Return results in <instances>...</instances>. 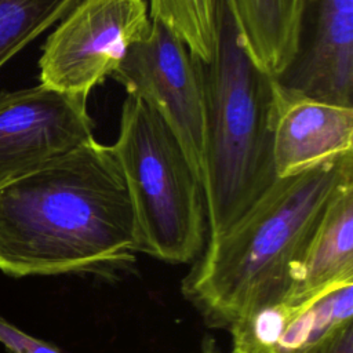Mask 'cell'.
<instances>
[{"label": "cell", "mask_w": 353, "mask_h": 353, "mask_svg": "<svg viewBox=\"0 0 353 353\" xmlns=\"http://www.w3.org/2000/svg\"><path fill=\"white\" fill-rule=\"evenodd\" d=\"M132 205L110 146L92 139L0 186V270L116 276L137 261Z\"/></svg>", "instance_id": "cell-1"}, {"label": "cell", "mask_w": 353, "mask_h": 353, "mask_svg": "<svg viewBox=\"0 0 353 353\" xmlns=\"http://www.w3.org/2000/svg\"><path fill=\"white\" fill-rule=\"evenodd\" d=\"M350 182L353 153L276 178L230 229L207 240L182 283L185 296L229 330L281 302L328 205Z\"/></svg>", "instance_id": "cell-2"}, {"label": "cell", "mask_w": 353, "mask_h": 353, "mask_svg": "<svg viewBox=\"0 0 353 353\" xmlns=\"http://www.w3.org/2000/svg\"><path fill=\"white\" fill-rule=\"evenodd\" d=\"M201 76L208 240L230 229L276 181L270 127L276 77L245 52L222 0L215 52L201 62Z\"/></svg>", "instance_id": "cell-3"}, {"label": "cell", "mask_w": 353, "mask_h": 353, "mask_svg": "<svg viewBox=\"0 0 353 353\" xmlns=\"http://www.w3.org/2000/svg\"><path fill=\"white\" fill-rule=\"evenodd\" d=\"M110 149L132 205L137 252L168 263L197 259L208 237L204 190L165 123L127 95Z\"/></svg>", "instance_id": "cell-4"}, {"label": "cell", "mask_w": 353, "mask_h": 353, "mask_svg": "<svg viewBox=\"0 0 353 353\" xmlns=\"http://www.w3.org/2000/svg\"><path fill=\"white\" fill-rule=\"evenodd\" d=\"M150 26L146 0H81L43 46L40 84L87 102Z\"/></svg>", "instance_id": "cell-5"}, {"label": "cell", "mask_w": 353, "mask_h": 353, "mask_svg": "<svg viewBox=\"0 0 353 353\" xmlns=\"http://www.w3.org/2000/svg\"><path fill=\"white\" fill-rule=\"evenodd\" d=\"M112 77L127 95L142 99L159 114L203 186L205 101L201 62L183 40L152 19L149 34L130 48Z\"/></svg>", "instance_id": "cell-6"}, {"label": "cell", "mask_w": 353, "mask_h": 353, "mask_svg": "<svg viewBox=\"0 0 353 353\" xmlns=\"http://www.w3.org/2000/svg\"><path fill=\"white\" fill-rule=\"evenodd\" d=\"M92 139L85 101L44 84L0 92V186Z\"/></svg>", "instance_id": "cell-7"}, {"label": "cell", "mask_w": 353, "mask_h": 353, "mask_svg": "<svg viewBox=\"0 0 353 353\" xmlns=\"http://www.w3.org/2000/svg\"><path fill=\"white\" fill-rule=\"evenodd\" d=\"M272 160L276 178L298 175L353 153V106L273 84Z\"/></svg>", "instance_id": "cell-8"}, {"label": "cell", "mask_w": 353, "mask_h": 353, "mask_svg": "<svg viewBox=\"0 0 353 353\" xmlns=\"http://www.w3.org/2000/svg\"><path fill=\"white\" fill-rule=\"evenodd\" d=\"M319 3L310 43L279 77L283 85L341 106H353V0Z\"/></svg>", "instance_id": "cell-9"}, {"label": "cell", "mask_w": 353, "mask_h": 353, "mask_svg": "<svg viewBox=\"0 0 353 353\" xmlns=\"http://www.w3.org/2000/svg\"><path fill=\"white\" fill-rule=\"evenodd\" d=\"M353 283V182L328 205L281 302L299 306Z\"/></svg>", "instance_id": "cell-10"}, {"label": "cell", "mask_w": 353, "mask_h": 353, "mask_svg": "<svg viewBox=\"0 0 353 353\" xmlns=\"http://www.w3.org/2000/svg\"><path fill=\"white\" fill-rule=\"evenodd\" d=\"M254 63L281 76L301 50L307 0H222Z\"/></svg>", "instance_id": "cell-11"}, {"label": "cell", "mask_w": 353, "mask_h": 353, "mask_svg": "<svg viewBox=\"0 0 353 353\" xmlns=\"http://www.w3.org/2000/svg\"><path fill=\"white\" fill-rule=\"evenodd\" d=\"M353 283L296 306L273 353H305L339 325L352 321Z\"/></svg>", "instance_id": "cell-12"}, {"label": "cell", "mask_w": 353, "mask_h": 353, "mask_svg": "<svg viewBox=\"0 0 353 353\" xmlns=\"http://www.w3.org/2000/svg\"><path fill=\"white\" fill-rule=\"evenodd\" d=\"M219 0H149L150 19L170 28L194 58L208 63L215 52Z\"/></svg>", "instance_id": "cell-13"}, {"label": "cell", "mask_w": 353, "mask_h": 353, "mask_svg": "<svg viewBox=\"0 0 353 353\" xmlns=\"http://www.w3.org/2000/svg\"><path fill=\"white\" fill-rule=\"evenodd\" d=\"M81 0H0V68Z\"/></svg>", "instance_id": "cell-14"}, {"label": "cell", "mask_w": 353, "mask_h": 353, "mask_svg": "<svg viewBox=\"0 0 353 353\" xmlns=\"http://www.w3.org/2000/svg\"><path fill=\"white\" fill-rule=\"evenodd\" d=\"M0 343L10 353H62L51 343L34 338L0 316Z\"/></svg>", "instance_id": "cell-15"}, {"label": "cell", "mask_w": 353, "mask_h": 353, "mask_svg": "<svg viewBox=\"0 0 353 353\" xmlns=\"http://www.w3.org/2000/svg\"><path fill=\"white\" fill-rule=\"evenodd\" d=\"M305 353H353V321H347Z\"/></svg>", "instance_id": "cell-16"}, {"label": "cell", "mask_w": 353, "mask_h": 353, "mask_svg": "<svg viewBox=\"0 0 353 353\" xmlns=\"http://www.w3.org/2000/svg\"><path fill=\"white\" fill-rule=\"evenodd\" d=\"M307 1H309V3H314L316 0H307Z\"/></svg>", "instance_id": "cell-17"}, {"label": "cell", "mask_w": 353, "mask_h": 353, "mask_svg": "<svg viewBox=\"0 0 353 353\" xmlns=\"http://www.w3.org/2000/svg\"><path fill=\"white\" fill-rule=\"evenodd\" d=\"M232 353H237V352H233V350H232Z\"/></svg>", "instance_id": "cell-18"}]
</instances>
